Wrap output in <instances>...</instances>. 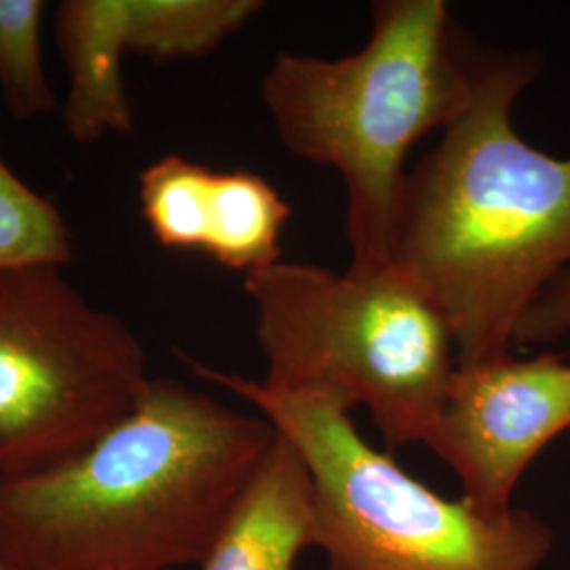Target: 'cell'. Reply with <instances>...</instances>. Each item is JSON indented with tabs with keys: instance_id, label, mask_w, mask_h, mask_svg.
Wrapping results in <instances>:
<instances>
[{
	"instance_id": "obj_10",
	"label": "cell",
	"mask_w": 570,
	"mask_h": 570,
	"mask_svg": "<svg viewBox=\"0 0 570 570\" xmlns=\"http://www.w3.org/2000/svg\"><path fill=\"white\" fill-rule=\"evenodd\" d=\"M56 42L70 81L61 106L68 138L89 146L110 134H131L136 119L122 79L127 51L121 37V0L60 2Z\"/></svg>"
},
{
	"instance_id": "obj_4",
	"label": "cell",
	"mask_w": 570,
	"mask_h": 570,
	"mask_svg": "<svg viewBox=\"0 0 570 570\" xmlns=\"http://www.w3.org/2000/svg\"><path fill=\"white\" fill-rule=\"evenodd\" d=\"M190 372L239 395L298 450L315 489L317 546L330 570H534L553 532L520 508L490 518L446 499L367 444L353 404L330 389H273L178 353Z\"/></svg>"
},
{
	"instance_id": "obj_1",
	"label": "cell",
	"mask_w": 570,
	"mask_h": 570,
	"mask_svg": "<svg viewBox=\"0 0 570 570\" xmlns=\"http://www.w3.org/2000/svg\"><path fill=\"white\" fill-rule=\"evenodd\" d=\"M539 68L529 51L471 42L468 104L402 188L391 263L446 320L459 366L511 353L529 306L570 266V157L513 125Z\"/></svg>"
},
{
	"instance_id": "obj_8",
	"label": "cell",
	"mask_w": 570,
	"mask_h": 570,
	"mask_svg": "<svg viewBox=\"0 0 570 570\" xmlns=\"http://www.w3.org/2000/svg\"><path fill=\"white\" fill-rule=\"evenodd\" d=\"M148 233L169 252H197L245 275L282 261L292 207L261 174L216 171L164 155L138 176Z\"/></svg>"
},
{
	"instance_id": "obj_7",
	"label": "cell",
	"mask_w": 570,
	"mask_h": 570,
	"mask_svg": "<svg viewBox=\"0 0 570 570\" xmlns=\"http://www.w3.org/2000/svg\"><path fill=\"white\" fill-rule=\"evenodd\" d=\"M569 429L567 355L505 353L456 367L425 446L454 471L471 505L503 518L534 456Z\"/></svg>"
},
{
	"instance_id": "obj_9",
	"label": "cell",
	"mask_w": 570,
	"mask_h": 570,
	"mask_svg": "<svg viewBox=\"0 0 570 570\" xmlns=\"http://www.w3.org/2000/svg\"><path fill=\"white\" fill-rule=\"evenodd\" d=\"M317 546L315 489L303 456L284 435L254 471L202 570H294L301 551Z\"/></svg>"
},
{
	"instance_id": "obj_5",
	"label": "cell",
	"mask_w": 570,
	"mask_h": 570,
	"mask_svg": "<svg viewBox=\"0 0 570 570\" xmlns=\"http://www.w3.org/2000/svg\"><path fill=\"white\" fill-rule=\"evenodd\" d=\"M273 389H330L387 449L425 444L459 367L449 324L397 266L279 261L244 277Z\"/></svg>"
},
{
	"instance_id": "obj_12",
	"label": "cell",
	"mask_w": 570,
	"mask_h": 570,
	"mask_svg": "<svg viewBox=\"0 0 570 570\" xmlns=\"http://www.w3.org/2000/svg\"><path fill=\"white\" fill-rule=\"evenodd\" d=\"M42 0H0V100L18 121L60 108L42 58Z\"/></svg>"
},
{
	"instance_id": "obj_14",
	"label": "cell",
	"mask_w": 570,
	"mask_h": 570,
	"mask_svg": "<svg viewBox=\"0 0 570 570\" xmlns=\"http://www.w3.org/2000/svg\"><path fill=\"white\" fill-rule=\"evenodd\" d=\"M570 338V266L529 306L515 327L513 346H548ZM570 355V348L567 351Z\"/></svg>"
},
{
	"instance_id": "obj_2",
	"label": "cell",
	"mask_w": 570,
	"mask_h": 570,
	"mask_svg": "<svg viewBox=\"0 0 570 570\" xmlns=\"http://www.w3.org/2000/svg\"><path fill=\"white\" fill-rule=\"evenodd\" d=\"M275 440L265 416L150 379L87 449L0 478V551L20 570L202 564Z\"/></svg>"
},
{
	"instance_id": "obj_15",
	"label": "cell",
	"mask_w": 570,
	"mask_h": 570,
	"mask_svg": "<svg viewBox=\"0 0 570 570\" xmlns=\"http://www.w3.org/2000/svg\"><path fill=\"white\" fill-rule=\"evenodd\" d=\"M0 570H20L2 551H0Z\"/></svg>"
},
{
	"instance_id": "obj_11",
	"label": "cell",
	"mask_w": 570,
	"mask_h": 570,
	"mask_svg": "<svg viewBox=\"0 0 570 570\" xmlns=\"http://www.w3.org/2000/svg\"><path fill=\"white\" fill-rule=\"evenodd\" d=\"M263 9L261 0H121L122 45L157 63L202 60Z\"/></svg>"
},
{
	"instance_id": "obj_13",
	"label": "cell",
	"mask_w": 570,
	"mask_h": 570,
	"mask_svg": "<svg viewBox=\"0 0 570 570\" xmlns=\"http://www.w3.org/2000/svg\"><path fill=\"white\" fill-rule=\"evenodd\" d=\"M75 256L60 209L32 190L0 153V271L63 266Z\"/></svg>"
},
{
	"instance_id": "obj_6",
	"label": "cell",
	"mask_w": 570,
	"mask_h": 570,
	"mask_svg": "<svg viewBox=\"0 0 570 570\" xmlns=\"http://www.w3.org/2000/svg\"><path fill=\"white\" fill-rule=\"evenodd\" d=\"M148 385L138 334L60 266L0 271V478L75 456Z\"/></svg>"
},
{
	"instance_id": "obj_3",
	"label": "cell",
	"mask_w": 570,
	"mask_h": 570,
	"mask_svg": "<svg viewBox=\"0 0 570 570\" xmlns=\"http://www.w3.org/2000/svg\"><path fill=\"white\" fill-rule=\"evenodd\" d=\"M370 16L360 51H279L261 85L285 150L345 183L351 266L391 265L407 153L444 129L471 91V42L444 0H376Z\"/></svg>"
}]
</instances>
